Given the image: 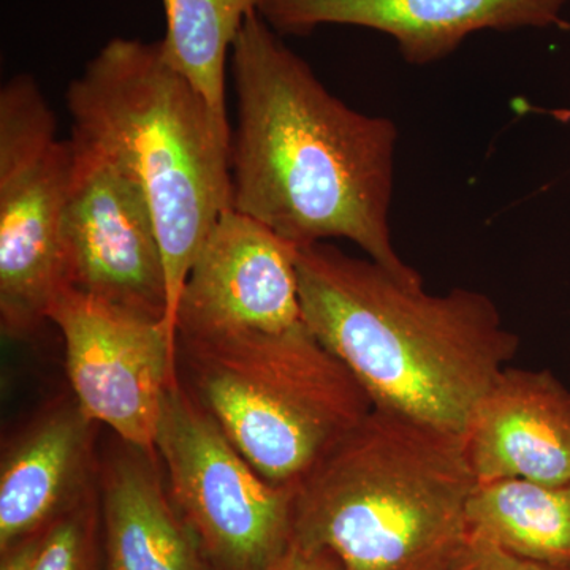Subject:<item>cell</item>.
I'll use <instances>...</instances> for the list:
<instances>
[{
	"mask_svg": "<svg viewBox=\"0 0 570 570\" xmlns=\"http://www.w3.org/2000/svg\"><path fill=\"white\" fill-rule=\"evenodd\" d=\"M236 126L232 209L296 247L344 238L406 281H423L393 245L397 129L333 96L258 11L230 55Z\"/></svg>",
	"mask_w": 570,
	"mask_h": 570,
	"instance_id": "obj_1",
	"label": "cell"
},
{
	"mask_svg": "<svg viewBox=\"0 0 570 570\" xmlns=\"http://www.w3.org/2000/svg\"><path fill=\"white\" fill-rule=\"evenodd\" d=\"M303 322L374 407L463 434L483 393L519 354L493 299L471 288L428 294L332 243L296 247Z\"/></svg>",
	"mask_w": 570,
	"mask_h": 570,
	"instance_id": "obj_2",
	"label": "cell"
},
{
	"mask_svg": "<svg viewBox=\"0 0 570 570\" xmlns=\"http://www.w3.org/2000/svg\"><path fill=\"white\" fill-rule=\"evenodd\" d=\"M71 134L129 174L151 206L167 273V326L214 225L232 208L230 138L163 41L112 39L67 88Z\"/></svg>",
	"mask_w": 570,
	"mask_h": 570,
	"instance_id": "obj_3",
	"label": "cell"
},
{
	"mask_svg": "<svg viewBox=\"0 0 570 570\" xmlns=\"http://www.w3.org/2000/svg\"><path fill=\"white\" fill-rule=\"evenodd\" d=\"M478 483L461 434L373 407L299 483L292 542L344 570H452Z\"/></svg>",
	"mask_w": 570,
	"mask_h": 570,
	"instance_id": "obj_4",
	"label": "cell"
},
{
	"mask_svg": "<svg viewBox=\"0 0 570 570\" xmlns=\"http://www.w3.org/2000/svg\"><path fill=\"white\" fill-rule=\"evenodd\" d=\"M189 392L265 480L298 489L374 404L305 322L281 332L176 335Z\"/></svg>",
	"mask_w": 570,
	"mask_h": 570,
	"instance_id": "obj_5",
	"label": "cell"
},
{
	"mask_svg": "<svg viewBox=\"0 0 570 570\" xmlns=\"http://www.w3.org/2000/svg\"><path fill=\"white\" fill-rule=\"evenodd\" d=\"M73 145L32 75L0 89V324L14 340L48 322L62 285L61 220Z\"/></svg>",
	"mask_w": 570,
	"mask_h": 570,
	"instance_id": "obj_6",
	"label": "cell"
},
{
	"mask_svg": "<svg viewBox=\"0 0 570 570\" xmlns=\"http://www.w3.org/2000/svg\"><path fill=\"white\" fill-rule=\"evenodd\" d=\"M170 497L220 570H266L294 534L295 489L262 478L176 377L156 434Z\"/></svg>",
	"mask_w": 570,
	"mask_h": 570,
	"instance_id": "obj_7",
	"label": "cell"
},
{
	"mask_svg": "<svg viewBox=\"0 0 570 570\" xmlns=\"http://www.w3.org/2000/svg\"><path fill=\"white\" fill-rule=\"evenodd\" d=\"M61 332L75 403L130 448L157 456L168 385L178 377L176 341L160 318L61 287L48 309Z\"/></svg>",
	"mask_w": 570,
	"mask_h": 570,
	"instance_id": "obj_8",
	"label": "cell"
},
{
	"mask_svg": "<svg viewBox=\"0 0 570 570\" xmlns=\"http://www.w3.org/2000/svg\"><path fill=\"white\" fill-rule=\"evenodd\" d=\"M70 140L73 168L61 220V287L167 324V273L148 198L92 142L73 134Z\"/></svg>",
	"mask_w": 570,
	"mask_h": 570,
	"instance_id": "obj_9",
	"label": "cell"
},
{
	"mask_svg": "<svg viewBox=\"0 0 570 570\" xmlns=\"http://www.w3.org/2000/svg\"><path fill=\"white\" fill-rule=\"evenodd\" d=\"M296 246L227 209L184 283L176 335L281 332L303 324Z\"/></svg>",
	"mask_w": 570,
	"mask_h": 570,
	"instance_id": "obj_10",
	"label": "cell"
},
{
	"mask_svg": "<svg viewBox=\"0 0 570 570\" xmlns=\"http://www.w3.org/2000/svg\"><path fill=\"white\" fill-rule=\"evenodd\" d=\"M569 0H264L258 13L284 36L321 26H358L395 40L404 61H442L472 33L562 24Z\"/></svg>",
	"mask_w": 570,
	"mask_h": 570,
	"instance_id": "obj_11",
	"label": "cell"
},
{
	"mask_svg": "<svg viewBox=\"0 0 570 570\" xmlns=\"http://www.w3.org/2000/svg\"><path fill=\"white\" fill-rule=\"evenodd\" d=\"M479 483L570 480V390L550 370L508 366L461 434Z\"/></svg>",
	"mask_w": 570,
	"mask_h": 570,
	"instance_id": "obj_12",
	"label": "cell"
},
{
	"mask_svg": "<svg viewBox=\"0 0 570 570\" xmlns=\"http://www.w3.org/2000/svg\"><path fill=\"white\" fill-rule=\"evenodd\" d=\"M94 422L77 403L40 419L3 456L0 550L36 535L88 493Z\"/></svg>",
	"mask_w": 570,
	"mask_h": 570,
	"instance_id": "obj_13",
	"label": "cell"
},
{
	"mask_svg": "<svg viewBox=\"0 0 570 570\" xmlns=\"http://www.w3.org/2000/svg\"><path fill=\"white\" fill-rule=\"evenodd\" d=\"M104 523L107 570H204L197 538L141 450L107 469Z\"/></svg>",
	"mask_w": 570,
	"mask_h": 570,
	"instance_id": "obj_14",
	"label": "cell"
},
{
	"mask_svg": "<svg viewBox=\"0 0 570 570\" xmlns=\"http://www.w3.org/2000/svg\"><path fill=\"white\" fill-rule=\"evenodd\" d=\"M471 532L551 568L570 569V480L478 483L469 499Z\"/></svg>",
	"mask_w": 570,
	"mask_h": 570,
	"instance_id": "obj_15",
	"label": "cell"
},
{
	"mask_svg": "<svg viewBox=\"0 0 570 570\" xmlns=\"http://www.w3.org/2000/svg\"><path fill=\"white\" fill-rule=\"evenodd\" d=\"M264 0H163L165 55L205 97L213 115L232 130L227 116V63L238 33Z\"/></svg>",
	"mask_w": 570,
	"mask_h": 570,
	"instance_id": "obj_16",
	"label": "cell"
},
{
	"mask_svg": "<svg viewBox=\"0 0 570 570\" xmlns=\"http://www.w3.org/2000/svg\"><path fill=\"white\" fill-rule=\"evenodd\" d=\"M88 494L45 532L32 570H94V520Z\"/></svg>",
	"mask_w": 570,
	"mask_h": 570,
	"instance_id": "obj_17",
	"label": "cell"
},
{
	"mask_svg": "<svg viewBox=\"0 0 570 570\" xmlns=\"http://www.w3.org/2000/svg\"><path fill=\"white\" fill-rule=\"evenodd\" d=\"M452 570H570L524 560L471 532Z\"/></svg>",
	"mask_w": 570,
	"mask_h": 570,
	"instance_id": "obj_18",
	"label": "cell"
},
{
	"mask_svg": "<svg viewBox=\"0 0 570 570\" xmlns=\"http://www.w3.org/2000/svg\"><path fill=\"white\" fill-rule=\"evenodd\" d=\"M266 570H344L330 551L311 550L291 542L287 550Z\"/></svg>",
	"mask_w": 570,
	"mask_h": 570,
	"instance_id": "obj_19",
	"label": "cell"
},
{
	"mask_svg": "<svg viewBox=\"0 0 570 570\" xmlns=\"http://www.w3.org/2000/svg\"><path fill=\"white\" fill-rule=\"evenodd\" d=\"M41 539L43 535L41 538L37 534L31 535L3 551L0 570H32L39 554Z\"/></svg>",
	"mask_w": 570,
	"mask_h": 570,
	"instance_id": "obj_20",
	"label": "cell"
},
{
	"mask_svg": "<svg viewBox=\"0 0 570 570\" xmlns=\"http://www.w3.org/2000/svg\"><path fill=\"white\" fill-rule=\"evenodd\" d=\"M550 115L553 116V118L560 119L562 122L570 121V110H553L550 111Z\"/></svg>",
	"mask_w": 570,
	"mask_h": 570,
	"instance_id": "obj_21",
	"label": "cell"
}]
</instances>
